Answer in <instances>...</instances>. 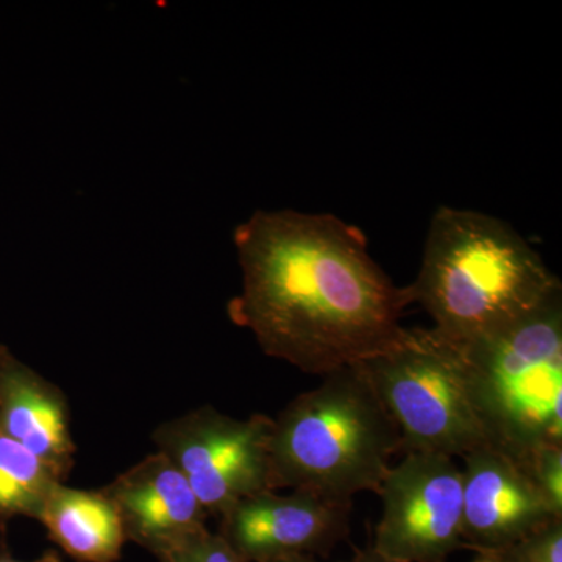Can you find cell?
<instances>
[{"label":"cell","mask_w":562,"mask_h":562,"mask_svg":"<svg viewBox=\"0 0 562 562\" xmlns=\"http://www.w3.org/2000/svg\"><path fill=\"white\" fill-rule=\"evenodd\" d=\"M233 239L243 288L228 317L268 357L324 376L401 338L408 290L376 265L355 225L333 214L257 211Z\"/></svg>","instance_id":"6da1fadb"},{"label":"cell","mask_w":562,"mask_h":562,"mask_svg":"<svg viewBox=\"0 0 562 562\" xmlns=\"http://www.w3.org/2000/svg\"><path fill=\"white\" fill-rule=\"evenodd\" d=\"M408 290L454 344L501 331L561 294V281L508 222L441 206L431 217L419 273Z\"/></svg>","instance_id":"7a4b0ae2"},{"label":"cell","mask_w":562,"mask_h":562,"mask_svg":"<svg viewBox=\"0 0 562 562\" xmlns=\"http://www.w3.org/2000/svg\"><path fill=\"white\" fill-rule=\"evenodd\" d=\"M402 452L397 425L355 366L324 375L272 419L269 491L310 492L353 502L379 494L391 460Z\"/></svg>","instance_id":"3957f363"},{"label":"cell","mask_w":562,"mask_h":562,"mask_svg":"<svg viewBox=\"0 0 562 562\" xmlns=\"http://www.w3.org/2000/svg\"><path fill=\"white\" fill-rule=\"evenodd\" d=\"M487 446L517 464L562 446V292L509 327L458 344Z\"/></svg>","instance_id":"277c9868"},{"label":"cell","mask_w":562,"mask_h":562,"mask_svg":"<svg viewBox=\"0 0 562 562\" xmlns=\"http://www.w3.org/2000/svg\"><path fill=\"white\" fill-rule=\"evenodd\" d=\"M357 366L397 425L403 453L457 460L487 446L458 344L432 328H403L390 349Z\"/></svg>","instance_id":"5b68a950"},{"label":"cell","mask_w":562,"mask_h":562,"mask_svg":"<svg viewBox=\"0 0 562 562\" xmlns=\"http://www.w3.org/2000/svg\"><path fill=\"white\" fill-rule=\"evenodd\" d=\"M272 417L236 419L213 406L162 422L151 432L157 452L187 479L210 517L269 491Z\"/></svg>","instance_id":"8992f818"},{"label":"cell","mask_w":562,"mask_h":562,"mask_svg":"<svg viewBox=\"0 0 562 562\" xmlns=\"http://www.w3.org/2000/svg\"><path fill=\"white\" fill-rule=\"evenodd\" d=\"M373 550L392 562H447L462 541V471L446 454L408 452L379 491Z\"/></svg>","instance_id":"52a82bcc"},{"label":"cell","mask_w":562,"mask_h":562,"mask_svg":"<svg viewBox=\"0 0 562 562\" xmlns=\"http://www.w3.org/2000/svg\"><path fill=\"white\" fill-rule=\"evenodd\" d=\"M351 506L310 492L262 491L225 509L217 535L247 562L327 557L349 536Z\"/></svg>","instance_id":"ba28073f"},{"label":"cell","mask_w":562,"mask_h":562,"mask_svg":"<svg viewBox=\"0 0 562 562\" xmlns=\"http://www.w3.org/2000/svg\"><path fill=\"white\" fill-rule=\"evenodd\" d=\"M462 460V541L476 553L501 552L553 516L522 465L490 446Z\"/></svg>","instance_id":"9c48e42d"},{"label":"cell","mask_w":562,"mask_h":562,"mask_svg":"<svg viewBox=\"0 0 562 562\" xmlns=\"http://www.w3.org/2000/svg\"><path fill=\"white\" fill-rule=\"evenodd\" d=\"M101 490L116 506L127 542L157 560L210 519L187 479L157 450Z\"/></svg>","instance_id":"30bf717a"},{"label":"cell","mask_w":562,"mask_h":562,"mask_svg":"<svg viewBox=\"0 0 562 562\" xmlns=\"http://www.w3.org/2000/svg\"><path fill=\"white\" fill-rule=\"evenodd\" d=\"M65 392L0 344V430L68 480L77 446Z\"/></svg>","instance_id":"8fae6325"},{"label":"cell","mask_w":562,"mask_h":562,"mask_svg":"<svg viewBox=\"0 0 562 562\" xmlns=\"http://www.w3.org/2000/svg\"><path fill=\"white\" fill-rule=\"evenodd\" d=\"M38 522L50 541L76 562H117L127 542L120 513L102 490L58 484Z\"/></svg>","instance_id":"7c38bea8"},{"label":"cell","mask_w":562,"mask_h":562,"mask_svg":"<svg viewBox=\"0 0 562 562\" xmlns=\"http://www.w3.org/2000/svg\"><path fill=\"white\" fill-rule=\"evenodd\" d=\"M66 483L50 464L0 430V522L29 517L38 522L52 491Z\"/></svg>","instance_id":"4fadbf2b"},{"label":"cell","mask_w":562,"mask_h":562,"mask_svg":"<svg viewBox=\"0 0 562 562\" xmlns=\"http://www.w3.org/2000/svg\"><path fill=\"white\" fill-rule=\"evenodd\" d=\"M494 554L503 562H562V519L550 520Z\"/></svg>","instance_id":"5bb4252c"},{"label":"cell","mask_w":562,"mask_h":562,"mask_svg":"<svg viewBox=\"0 0 562 562\" xmlns=\"http://www.w3.org/2000/svg\"><path fill=\"white\" fill-rule=\"evenodd\" d=\"M553 516L562 519V446L538 450L525 465Z\"/></svg>","instance_id":"9a60e30c"},{"label":"cell","mask_w":562,"mask_h":562,"mask_svg":"<svg viewBox=\"0 0 562 562\" xmlns=\"http://www.w3.org/2000/svg\"><path fill=\"white\" fill-rule=\"evenodd\" d=\"M158 562H247L228 546L217 532L209 527L194 532L169 552L161 554Z\"/></svg>","instance_id":"2e32d148"},{"label":"cell","mask_w":562,"mask_h":562,"mask_svg":"<svg viewBox=\"0 0 562 562\" xmlns=\"http://www.w3.org/2000/svg\"><path fill=\"white\" fill-rule=\"evenodd\" d=\"M0 562H63L61 553L57 549H47L46 552L36 557L35 560H18L11 554L5 542L0 543Z\"/></svg>","instance_id":"e0dca14e"},{"label":"cell","mask_w":562,"mask_h":562,"mask_svg":"<svg viewBox=\"0 0 562 562\" xmlns=\"http://www.w3.org/2000/svg\"><path fill=\"white\" fill-rule=\"evenodd\" d=\"M349 562H392L383 558L382 554L376 553L372 546L366 547V549L357 550L355 552L353 560Z\"/></svg>","instance_id":"ac0fdd59"},{"label":"cell","mask_w":562,"mask_h":562,"mask_svg":"<svg viewBox=\"0 0 562 562\" xmlns=\"http://www.w3.org/2000/svg\"><path fill=\"white\" fill-rule=\"evenodd\" d=\"M472 562H503L497 554L494 553H476L475 560Z\"/></svg>","instance_id":"d6986e66"},{"label":"cell","mask_w":562,"mask_h":562,"mask_svg":"<svg viewBox=\"0 0 562 562\" xmlns=\"http://www.w3.org/2000/svg\"><path fill=\"white\" fill-rule=\"evenodd\" d=\"M271 562H321L317 561L314 557H291V558H283V560H277ZM342 562V561H339Z\"/></svg>","instance_id":"ffe728a7"}]
</instances>
